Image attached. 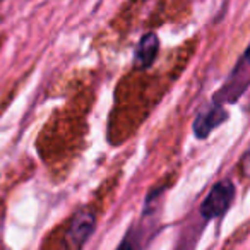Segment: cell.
<instances>
[{"label": "cell", "instance_id": "1", "mask_svg": "<svg viewBox=\"0 0 250 250\" xmlns=\"http://www.w3.org/2000/svg\"><path fill=\"white\" fill-rule=\"evenodd\" d=\"M235 199V185L231 180H221L211 187V192L206 195L201 204V216L204 219L221 218L231 206Z\"/></svg>", "mask_w": 250, "mask_h": 250}, {"label": "cell", "instance_id": "2", "mask_svg": "<svg viewBox=\"0 0 250 250\" xmlns=\"http://www.w3.org/2000/svg\"><path fill=\"white\" fill-rule=\"evenodd\" d=\"M96 229V218L89 209L83 208L72 216L70 225L63 236V247L65 250H81L84 243L91 238Z\"/></svg>", "mask_w": 250, "mask_h": 250}, {"label": "cell", "instance_id": "3", "mask_svg": "<svg viewBox=\"0 0 250 250\" xmlns=\"http://www.w3.org/2000/svg\"><path fill=\"white\" fill-rule=\"evenodd\" d=\"M228 118V111L225 110L223 104L214 103L212 106L202 110L201 113L195 117L194 122V134L197 139H206L214 129H218L219 125Z\"/></svg>", "mask_w": 250, "mask_h": 250}, {"label": "cell", "instance_id": "4", "mask_svg": "<svg viewBox=\"0 0 250 250\" xmlns=\"http://www.w3.org/2000/svg\"><path fill=\"white\" fill-rule=\"evenodd\" d=\"M158 50H160V40H158V36L154 33H146L136 46V55H134L136 65L139 69L151 67L154 60H156Z\"/></svg>", "mask_w": 250, "mask_h": 250}, {"label": "cell", "instance_id": "5", "mask_svg": "<svg viewBox=\"0 0 250 250\" xmlns=\"http://www.w3.org/2000/svg\"><path fill=\"white\" fill-rule=\"evenodd\" d=\"M117 250H136V247H134V240L130 235H125V238L122 240V243L118 245Z\"/></svg>", "mask_w": 250, "mask_h": 250}, {"label": "cell", "instance_id": "6", "mask_svg": "<svg viewBox=\"0 0 250 250\" xmlns=\"http://www.w3.org/2000/svg\"><path fill=\"white\" fill-rule=\"evenodd\" d=\"M242 168H243V171H245L247 175H250V147H249V151H247L245 156H243V160H242Z\"/></svg>", "mask_w": 250, "mask_h": 250}, {"label": "cell", "instance_id": "7", "mask_svg": "<svg viewBox=\"0 0 250 250\" xmlns=\"http://www.w3.org/2000/svg\"><path fill=\"white\" fill-rule=\"evenodd\" d=\"M242 60L247 63V65H250V45L247 46V50H245V53H243V57H242Z\"/></svg>", "mask_w": 250, "mask_h": 250}]
</instances>
